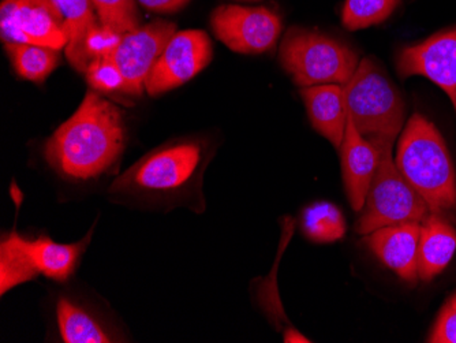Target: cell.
I'll list each match as a JSON object with an SVG mask.
<instances>
[{
	"mask_svg": "<svg viewBox=\"0 0 456 343\" xmlns=\"http://www.w3.org/2000/svg\"><path fill=\"white\" fill-rule=\"evenodd\" d=\"M65 20L69 30L66 58L79 73L86 74L89 62L86 59V43L102 28L92 0H53Z\"/></svg>",
	"mask_w": 456,
	"mask_h": 343,
	"instance_id": "cell-16",
	"label": "cell"
},
{
	"mask_svg": "<svg viewBox=\"0 0 456 343\" xmlns=\"http://www.w3.org/2000/svg\"><path fill=\"white\" fill-rule=\"evenodd\" d=\"M212 56L211 38L204 30L175 32L153 66L145 91L150 96H159L189 83L211 63Z\"/></svg>",
	"mask_w": 456,
	"mask_h": 343,
	"instance_id": "cell-9",
	"label": "cell"
},
{
	"mask_svg": "<svg viewBox=\"0 0 456 343\" xmlns=\"http://www.w3.org/2000/svg\"><path fill=\"white\" fill-rule=\"evenodd\" d=\"M428 342L456 343V294L445 302L440 311Z\"/></svg>",
	"mask_w": 456,
	"mask_h": 343,
	"instance_id": "cell-25",
	"label": "cell"
},
{
	"mask_svg": "<svg viewBox=\"0 0 456 343\" xmlns=\"http://www.w3.org/2000/svg\"><path fill=\"white\" fill-rule=\"evenodd\" d=\"M141 6L153 12L171 14L183 9L191 0H138Z\"/></svg>",
	"mask_w": 456,
	"mask_h": 343,
	"instance_id": "cell-26",
	"label": "cell"
},
{
	"mask_svg": "<svg viewBox=\"0 0 456 343\" xmlns=\"http://www.w3.org/2000/svg\"><path fill=\"white\" fill-rule=\"evenodd\" d=\"M100 24L123 36L141 27L135 0H92Z\"/></svg>",
	"mask_w": 456,
	"mask_h": 343,
	"instance_id": "cell-23",
	"label": "cell"
},
{
	"mask_svg": "<svg viewBox=\"0 0 456 343\" xmlns=\"http://www.w3.org/2000/svg\"><path fill=\"white\" fill-rule=\"evenodd\" d=\"M343 181L346 193L354 211L365 206L371 179L378 170L380 151L366 140L347 117L345 138L340 145Z\"/></svg>",
	"mask_w": 456,
	"mask_h": 343,
	"instance_id": "cell-13",
	"label": "cell"
},
{
	"mask_svg": "<svg viewBox=\"0 0 456 343\" xmlns=\"http://www.w3.org/2000/svg\"><path fill=\"white\" fill-rule=\"evenodd\" d=\"M343 91L347 117L358 132L376 148L394 147L403 127L404 103L383 69L363 58Z\"/></svg>",
	"mask_w": 456,
	"mask_h": 343,
	"instance_id": "cell-3",
	"label": "cell"
},
{
	"mask_svg": "<svg viewBox=\"0 0 456 343\" xmlns=\"http://www.w3.org/2000/svg\"><path fill=\"white\" fill-rule=\"evenodd\" d=\"M0 33L4 45H43L58 51L68 47L70 40L53 0H2Z\"/></svg>",
	"mask_w": 456,
	"mask_h": 343,
	"instance_id": "cell-7",
	"label": "cell"
},
{
	"mask_svg": "<svg viewBox=\"0 0 456 343\" xmlns=\"http://www.w3.org/2000/svg\"><path fill=\"white\" fill-rule=\"evenodd\" d=\"M410 185L419 192L433 214L456 207V173L444 138L435 125L414 114L398 141L395 158Z\"/></svg>",
	"mask_w": 456,
	"mask_h": 343,
	"instance_id": "cell-2",
	"label": "cell"
},
{
	"mask_svg": "<svg viewBox=\"0 0 456 343\" xmlns=\"http://www.w3.org/2000/svg\"><path fill=\"white\" fill-rule=\"evenodd\" d=\"M455 250L456 230L442 215L430 212L421 226L419 278L429 282L440 275L450 265Z\"/></svg>",
	"mask_w": 456,
	"mask_h": 343,
	"instance_id": "cell-15",
	"label": "cell"
},
{
	"mask_svg": "<svg viewBox=\"0 0 456 343\" xmlns=\"http://www.w3.org/2000/svg\"><path fill=\"white\" fill-rule=\"evenodd\" d=\"M421 222H404L371 232L363 242L386 267L407 283L419 281V248Z\"/></svg>",
	"mask_w": 456,
	"mask_h": 343,
	"instance_id": "cell-12",
	"label": "cell"
},
{
	"mask_svg": "<svg viewBox=\"0 0 456 343\" xmlns=\"http://www.w3.org/2000/svg\"><path fill=\"white\" fill-rule=\"evenodd\" d=\"M202 151L196 143L167 145L141 159L115 179L111 193L153 203L183 199L199 178Z\"/></svg>",
	"mask_w": 456,
	"mask_h": 343,
	"instance_id": "cell-4",
	"label": "cell"
},
{
	"mask_svg": "<svg viewBox=\"0 0 456 343\" xmlns=\"http://www.w3.org/2000/svg\"><path fill=\"white\" fill-rule=\"evenodd\" d=\"M40 270L30 250V241L12 233L2 241L0 247V293L12 290L24 282L35 279Z\"/></svg>",
	"mask_w": 456,
	"mask_h": 343,
	"instance_id": "cell-18",
	"label": "cell"
},
{
	"mask_svg": "<svg viewBox=\"0 0 456 343\" xmlns=\"http://www.w3.org/2000/svg\"><path fill=\"white\" fill-rule=\"evenodd\" d=\"M281 63L301 88L345 86L360 65L357 53L317 30L291 28L281 45Z\"/></svg>",
	"mask_w": 456,
	"mask_h": 343,
	"instance_id": "cell-5",
	"label": "cell"
},
{
	"mask_svg": "<svg viewBox=\"0 0 456 343\" xmlns=\"http://www.w3.org/2000/svg\"><path fill=\"white\" fill-rule=\"evenodd\" d=\"M211 27L230 50L257 55L275 47L283 24L281 15L266 7L223 4L212 12Z\"/></svg>",
	"mask_w": 456,
	"mask_h": 343,
	"instance_id": "cell-8",
	"label": "cell"
},
{
	"mask_svg": "<svg viewBox=\"0 0 456 343\" xmlns=\"http://www.w3.org/2000/svg\"><path fill=\"white\" fill-rule=\"evenodd\" d=\"M399 0H346L342 22L346 29L360 30L381 24L391 17Z\"/></svg>",
	"mask_w": 456,
	"mask_h": 343,
	"instance_id": "cell-22",
	"label": "cell"
},
{
	"mask_svg": "<svg viewBox=\"0 0 456 343\" xmlns=\"http://www.w3.org/2000/svg\"><path fill=\"white\" fill-rule=\"evenodd\" d=\"M380 151L378 170L371 179L365 209L358 220L357 232L368 235L381 227L404 222H424L430 209L419 192L410 185L392 159V148Z\"/></svg>",
	"mask_w": 456,
	"mask_h": 343,
	"instance_id": "cell-6",
	"label": "cell"
},
{
	"mask_svg": "<svg viewBox=\"0 0 456 343\" xmlns=\"http://www.w3.org/2000/svg\"><path fill=\"white\" fill-rule=\"evenodd\" d=\"M58 324L61 339L66 343H109L111 338L99 323L73 302L61 298L58 302Z\"/></svg>",
	"mask_w": 456,
	"mask_h": 343,
	"instance_id": "cell-20",
	"label": "cell"
},
{
	"mask_svg": "<svg viewBox=\"0 0 456 343\" xmlns=\"http://www.w3.org/2000/svg\"><path fill=\"white\" fill-rule=\"evenodd\" d=\"M92 230L86 238L76 244H58L47 237H40L30 241V250L36 265L43 275L53 281L65 282L76 270L79 256L86 250Z\"/></svg>",
	"mask_w": 456,
	"mask_h": 343,
	"instance_id": "cell-17",
	"label": "cell"
},
{
	"mask_svg": "<svg viewBox=\"0 0 456 343\" xmlns=\"http://www.w3.org/2000/svg\"><path fill=\"white\" fill-rule=\"evenodd\" d=\"M7 55L18 76L32 83H43L59 63V51L43 45L6 43Z\"/></svg>",
	"mask_w": 456,
	"mask_h": 343,
	"instance_id": "cell-19",
	"label": "cell"
},
{
	"mask_svg": "<svg viewBox=\"0 0 456 343\" xmlns=\"http://www.w3.org/2000/svg\"><path fill=\"white\" fill-rule=\"evenodd\" d=\"M301 229L314 242H335L345 235V217L334 204L320 201L302 211Z\"/></svg>",
	"mask_w": 456,
	"mask_h": 343,
	"instance_id": "cell-21",
	"label": "cell"
},
{
	"mask_svg": "<svg viewBox=\"0 0 456 343\" xmlns=\"http://www.w3.org/2000/svg\"><path fill=\"white\" fill-rule=\"evenodd\" d=\"M126 127L122 110L89 89L81 106L45 145V159L61 176L96 178L122 155Z\"/></svg>",
	"mask_w": 456,
	"mask_h": 343,
	"instance_id": "cell-1",
	"label": "cell"
},
{
	"mask_svg": "<svg viewBox=\"0 0 456 343\" xmlns=\"http://www.w3.org/2000/svg\"><path fill=\"white\" fill-rule=\"evenodd\" d=\"M175 32L174 22L155 21L120 37L110 56L122 74L123 94L138 96L145 91L153 66Z\"/></svg>",
	"mask_w": 456,
	"mask_h": 343,
	"instance_id": "cell-10",
	"label": "cell"
},
{
	"mask_svg": "<svg viewBox=\"0 0 456 343\" xmlns=\"http://www.w3.org/2000/svg\"><path fill=\"white\" fill-rule=\"evenodd\" d=\"M399 76H422L450 97L456 112V27L440 30L419 45H407L396 56Z\"/></svg>",
	"mask_w": 456,
	"mask_h": 343,
	"instance_id": "cell-11",
	"label": "cell"
},
{
	"mask_svg": "<svg viewBox=\"0 0 456 343\" xmlns=\"http://www.w3.org/2000/svg\"><path fill=\"white\" fill-rule=\"evenodd\" d=\"M92 89L99 92H123V77L111 56H100L89 63L86 71Z\"/></svg>",
	"mask_w": 456,
	"mask_h": 343,
	"instance_id": "cell-24",
	"label": "cell"
},
{
	"mask_svg": "<svg viewBox=\"0 0 456 343\" xmlns=\"http://www.w3.org/2000/svg\"><path fill=\"white\" fill-rule=\"evenodd\" d=\"M301 96L312 127L337 150H340L347 127V107L343 86L325 84L302 88Z\"/></svg>",
	"mask_w": 456,
	"mask_h": 343,
	"instance_id": "cell-14",
	"label": "cell"
}]
</instances>
